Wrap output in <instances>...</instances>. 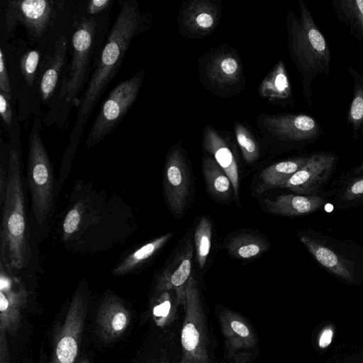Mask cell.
<instances>
[{
	"instance_id": "cell-1",
	"label": "cell",
	"mask_w": 363,
	"mask_h": 363,
	"mask_svg": "<svg viewBox=\"0 0 363 363\" xmlns=\"http://www.w3.org/2000/svg\"><path fill=\"white\" fill-rule=\"evenodd\" d=\"M143 18L135 1L121 6L102 50L96 67L79 101L76 122L70 134L68 153L64 162L70 164L84 128L94 108L118 72L133 39L143 31Z\"/></svg>"
},
{
	"instance_id": "cell-2",
	"label": "cell",
	"mask_w": 363,
	"mask_h": 363,
	"mask_svg": "<svg viewBox=\"0 0 363 363\" xmlns=\"http://www.w3.org/2000/svg\"><path fill=\"white\" fill-rule=\"evenodd\" d=\"M299 16L289 10L286 17L291 57L301 75L304 98L312 104V85L319 75L328 76L331 52L324 35L303 0L298 1Z\"/></svg>"
},
{
	"instance_id": "cell-3",
	"label": "cell",
	"mask_w": 363,
	"mask_h": 363,
	"mask_svg": "<svg viewBox=\"0 0 363 363\" xmlns=\"http://www.w3.org/2000/svg\"><path fill=\"white\" fill-rule=\"evenodd\" d=\"M21 173L20 155L11 148L8 157L6 199L1 208L0 262L13 270L25 268L31 254Z\"/></svg>"
},
{
	"instance_id": "cell-4",
	"label": "cell",
	"mask_w": 363,
	"mask_h": 363,
	"mask_svg": "<svg viewBox=\"0 0 363 363\" xmlns=\"http://www.w3.org/2000/svg\"><path fill=\"white\" fill-rule=\"evenodd\" d=\"M317 262L345 284H363V246L351 240H340L321 231L308 229L298 234Z\"/></svg>"
},
{
	"instance_id": "cell-5",
	"label": "cell",
	"mask_w": 363,
	"mask_h": 363,
	"mask_svg": "<svg viewBox=\"0 0 363 363\" xmlns=\"http://www.w3.org/2000/svg\"><path fill=\"white\" fill-rule=\"evenodd\" d=\"M40 123L35 118L28 136L26 178L35 220L47 221L53 206L54 178L52 164L43 142Z\"/></svg>"
},
{
	"instance_id": "cell-6",
	"label": "cell",
	"mask_w": 363,
	"mask_h": 363,
	"mask_svg": "<svg viewBox=\"0 0 363 363\" xmlns=\"http://www.w3.org/2000/svg\"><path fill=\"white\" fill-rule=\"evenodd\" d=\"M179 363H211L206 320L198 284L191 276L186 289Z\"/></svg>"
},
{
	"instance_id": "cell-7",
	"label": "cell",
	"mask_w": 363,
	"mask_h": 363,
	"mask_svg": "<svg viewBox=\"0 0 363 363\" xmlns=\"http://www.w3.org/2000/svg\"><path fill=\"white\" fill-rule=\"evenodd\" d=\"M144 75L145 70L140 69L111 91L87 135L86 146L88 148L99 143L119 124L137 99Z\"/></svg>"
},
{
	"instance_id": "cell-8",
	"label": "cell",
	"mask_w": 363,
	"mask_h": 363,
	"mask_svg": "<svg viewBox=\"0 0 363 363\" xmlns=\"http://www.w3.org/2000/svg\"><path fill=\"white\" fill-rule=\"evenodd\" d=\"M94 18L80 22L72 36L73 55L67 78L65 80L60 93L68 106L74 104L78 106L77 96L81 91L88 68L96 28Z\"/></svg>"
},
{
	"instance_id": "cell-9",
	"label": "cell",
	"mask_w": 363,
	"mask_h": 363,
	"mask_svg": "<svg viewBox=\"0 0 363 363\" xmlns=\"http://www.w3.org/2000/svg\"><path fill=\"white\" fill-rule=\"evenodd\" d=\"M88 308V299L80 291L74 294L63 325L56 335L50 363H75Z\"/></svg>"
},
{
	"instance_id": "cell-10",
	"label": "cell",
	"mask_w": 363,
	"mask_h": 363,
	"mask_svg": "<svg viewBox=\"0 0 363 363\" xmlns=\"http://www.w3.org/2000/svg\"><path fill=\"white\" fill-rule=\"evenodd\" d=\"M338 156L321 151L308 155L306 163L280 187L298 194L320 195L336 168Z\"/></svg>"
},
{
	"instance_id": "cell-11",
	"label": "cell",
	"mask_w": 363,
	"mask_h": 363,
	"mask_svg": "<svg viewBox=\"0 0 363 363\" xmlns=\"http://www.w3.org/2000/svg\"><path fill=\"white\" fill-rule=\"evenodd\" d=\"M13 271L0 262V334L18 332L28 302V291Z\"/></svg>"
},
{
	"instance_id": "cell-12",
	"label": "cell",
	"mask_w": 363,
	"mask_h": 363,
	"mask_svg": "<svg viewBox=\"0 0 363 363\" xmlns=\"http://www.w3.org/2000/svg\"><path fill=\"white\" fill-rule=\"evenodd\" d=\"M55 12L53 1L9 0L6 11V25L9 31L22 25L30 35L40 37L51 25Z\"/></svg>"
},
{
	"instance_id": "cell-13",
	"label": "cell",
	"mask_w": 363,
	"mask_h": 363,
	"mask_svg": "<svg viewBox=\"0 0 363 363\" xmlns=\"http://www.w3.org/2000/svg\"><path fill=\"white\" fill-rule=\"evenodd\" d=\"M164 194L172 212L181 217L186 211L190 188V174L185 158L179 147L167 156L163 177Z\"/></svg>"
},
{
	"instance_id": "cell-14",
	"label": "cell",
	"mask_w": 363,
	"mask_h": 363,
	"mask_svg": "<svg viewBox=\"0 0 363 363\" xmlns=\"http://www.w3.org/2000/svg\"><path fill=\"white\" fill-rule=\"evenodd\" d=\"M263 125L276 138L298 145L315 142L323 134L320 123L306 114L269 116L264 118Z\"/></svg>"
},
{
	"instance_id": "cell-15",
	"label": "cell",
	"mask_w": 363,
	"mask_h": 363,
	"mask_svg": "<svg viewBox=\"0 0 363 363\" xmlns=\"http://www.w3.org/2000/svg\"><path fill=\"white\" fill-rule=\"evenodd\" d=\"M193 255L194 247L188 238L158 276L155 292L173 290L177 294L179 305L184 306L186 286L191 277Z\"/></svg>"
},
{
	"instance_id": "cell-16",
	"label": "cell",
	"mask_w": 363,
	"mask_h": 363,
	"mask_svg": "<svg viewBox=\"0 0 363 363\" xmlns=\"http://www.w3.org/2000/svg\"><path fill=\"white\" fill-rule=\"evenodd\" d=\"M220 14V8L211 1L194 0L187 2L182 8L179 15L181 30L188 38L206 37L216 28Z\"/></svg>"
},
{
	"instance_id": "cell-17",
	"label": "cell",
	"mask_w": 363,
	"mask_h": 363,
	"mask_svg": "<svg viewBox=\"0 0 363 363\" xmlns=\"http://www.w3.org/2000/svg\"><path fill=\"white\" fill-rule=\"evenodd\" d=\"M96 320L101 338L110 342L122 336L131 317L123 301L116 296L109 295L101 302Z\"/></svg>"
},
{
	"instance_id": "cell-18",
	"label": "cell",
	"mask_w": 363,
	"mask_h": 363,
	"mask_svg": "<svg viewBox=\"0 0 363 363\" xmlns=\"http://www.w3.org/2000/svg\"><path fill=\"white\" fill-rule=\"evenodd\" d=\"M218 319L230 358L239 350L250 349L256 345L257 339L253 329L240 314L224 310L219 313Z\"/></svg>"
},
{
	"instance_id": "cell-19",
	"label": "cell",
	"mask_w": 363,
	"mask_h": 363,
	"mask_svg": "<svg viewBox=\"0 0 363 363\" xmlns=\"http://www.w3.org/2000/svg\"><path fill=\"white\" fill-rule=\"evenodd\" d=\"M322 195L287 194L274 199L262 201L264 208L270 213L284 216H298L311 214L320 209L325 203Z\"/></svg>"
},
{
	"instance_id": "cell-20",
	"label": "cell",
	"mask_w": 363,
	"mask_h": 363,
	"mask_svg": "<svg viewBox=\"0 0 363 363\" xmlns=\"http://www.w3.org/2000/svg\"><path fill=\"white\" fill-rule=\"evenodd\" d=\"M205 73L211 84L225 89L240 82L242 68L240 59L235 52L222 51L210 58Z\"/></svg>"
},
{
	"instance_id": "cell-21",
	"label": "cell",
	"mask_w": 363,
	"mask_h": 363,
	"mask_svg": "<svg viewBox=\"0 0 363 363\" xmlns=\"http://www.w3.org/2000/svg\"><path fill=\"white\" fill-rule=\"evenodd\" d=\"M203 147L213 155V159L224 170L230 179L235 196L238 199L240 176L236 160L225 140L211 126H206L203 131Z\"/></svg>"
},
{
	"instance_id": "cell-22",
	"label": "cell",
	"mask_w": 363,
	"mask_h": 363,
	"mask_svg": "<svg viewBox=\"0 0 363 363\" xmlns=\"http://www.w3.org/2000/svg\"><path fill=\"white\" fill-rule=\"evenodd\" d=\"M308 155L301 156L274 163L264 169L259 174L260 183L256 192L261 194L266 191L280 187L306 162Z\"/></svg>"
},
{
	"instance_id": "cell-23",
	"label": "cell",
	"mask_w": 363,
	"mask_h": 363,
	"mask_svg": "<svg viewBox=\"0 0 363 363\" xmlns=\"http://www.w3.org/2000/svg\"><path fill=\"white\" fill-rule=\"evenodd\" d=\"M172 235V233H168L143 245L118 264L113 269V274L121 277L136 271L160 250L168 242Z\"/></svg>"
},
{
	"instance_id": "cell-24",
	"label": "cell",
	"mask_w": 363,
	"mask_h": 363,
	"mask_svg": "<svg viewBox=\"0 0 363 363\" xmlns=\"http://www.w3.org/2000/svg\"><path fill=\"white\" fill-rule=\"evenodd\" d=\"M66 52L67 39L64 35H60L55 43L53 55L40 79L39 92L43 101L48 100L55 89L60 73L65 64Z\"/></svg>"
},
{
	"instance_id": "cell-25",
	"label": "cell",
	"mask_w": 363,
	"mask_h": 363,
	"mask_svg": "<svg viewBox=\"0 0 363 363\" xmlns=\"http://www.w3.org/2000/svg\"><path fill=\"white\" fill-rule=\"evenodd\" d=\"M259 96L271 100H284L291 95V88L284 62L279 60L263 79Z\"/></svg>"
},
{
	"instance_id": "cell-26",
	"label": "cell",
	"mask_w": 363,
	"mask_h": 363,
	"mask_svg": "<svg viewBox=\"0 0 363 363\" xmlns=\"http://www.w3.org/2000/svg\"><path fill=\"white\" fill-rule=\"evenodd\" d=\"M332 4L338 21L363 42V0H333Z\"/></svg>"
},
{
	"instance_id": "cell-27",
	"label": "cell",
	"mask_w": 363,
	"mask_h": 363,
	"mask_svg": "<svg viewBox=\"0 0 363 363\" xmlns=\"http://www.w3.org/2000/svg\"><path fill=\"white\" fill-rule=\"evenodd\" d=\"M203 172L207 189L219 200L230 198L233 190L230 179L213 157H206L203 161Z\"/></svg>"
},
{
	"instance_id": "cell-28",
	"label": "cell",
	"mask_w": 363,
	"mask_h": 363,
	"mask_svg": "<svg viewBox=\"0 0 363 363\" xmlns=\"http://www.w3.org/2000/svg\"><path fill=\"white\" fill-rule=\"evenodd\" d=\"M348 72L353 79L354 86L347 123L351 127L353 138L357 140L363 133V74L350 66Z\"/></svg>"
},
{
	"instance_id": "cell-29",
	"label": "cell",
	"mask_w": 363,
	"mask_h": 363,
	"mask_svg": "<svg viewBox=\"0 0 363 363\" xmlns=\"http://www.w3.org/2000/svg\"><path fill=\"white\" fill-rule=\"evenodd\" d=\"M269 247L267 242L260 236L242 233L230 239L226 245L228 253L236 259L255 258Z\"/></svg>"
},
{
	"instance_id": "cell-30",
	"label": "cell",
	"mask_w": 363,
	"mask_h": 363,
	"mask_svg": "<svg viewBox=\"0 0 363 363\" xmlns=\"http://www.w3.org/2000/svg\"><path fill=\"white\" fill-rule=\"evenodd\" d=\"M179 306L174 291L155 292L151 301V313L155 324L164 328L172 323L176 318Z\"/></svg>"
},
{
	"instance_id": "cell-31",
	"label": "cell",
	"mask_w": 363,
	"mask_h": 363,
	"mask_svg": "<svg viewBox=\"0 0 363 363\" xmlns=\"http://www.w3.org/2000/svg\"><path fill=\"white\" fill-rule=\"evenodd\" d=\"M344 179L339 184L334 198L337 209H347L363 206V174Z\"/></svg>"
},
{
	"instance_id": "cell-32",
	"label": "cell",
	"mask_w": 363,
	"mask_h": 363,
	"mask_svg": "<svg viewBox=\"0 0 363 363\" xmlns=\"http://www.w3.org/2000/svg\"><path fill=\"white\" fill-rule=\"evenodd\" d=\"M212 224L210 220L203 216L196 228L194 243L196 261L200 269L203 268L211 248Z\"/></svg>"
},
{
	"instance_id": "cell-33",
	"label": "cell",
	"mask_w": 363,
	"mask_h": 363,
	"mask_svg": "<svg viewBox=\"0 0 363 363\" xmlns=\"http://www.w3.org/2000/svg\"><path fill=\"white\" fill-rule=\"evenodd\" d=\"M235 133L245 161L247 163H252L256 161L259 157V148L254 137L240 123L235 125Z\"/></svg>"
},
{
	"instance_id": "cell-34",
	"label": "cell",
	"mask_w": 363,
	"mask_h": 363,
	"mask_svg": "<svg viewBox=\"0 0 363 363\" xmlns=\"http://www.w3.org/2000/svg\"><path fill=\"white\" fill-rule=\"evenodd\" d=\"M84 208V204L78 202L66 214L62 223L64 240H69L79 230Z\"/></svg>"
},
{
	"instance_id": "cell-35",
	"label": "cell",
	"mask_w": 363,
	"mask_h": 363,
	"mask_svg": "<svg viewBox=\"0 0 363 363\" xmlns=\"http://www.w3.org/2000/svg\"><path fill=\"white\" fill-rule=\"evenodd\" d=\"M40 58V53L36 50L26 52L21 58V72L30 86L33 84Z\"/></svg>"
},
{
	"instance_id": "cell-36",
	"label": "cell",
	"mask_w": 363,
	"mask_h": 363,
	"mask_svg": "<svg viewBox=\"0 0 363 363\" xmlns=\"http://www.w3.org/2000/svg\"><path fill=\"white\" fill-rule=\"evenodd\" d=\"M325 363H363V348L360 347H342Z\"/></svg>"
},
{
	"instance_id": "cell-37",
	"label": "cell",
	"mask_w": 363,
	"mask_h": 363,
	"mask_svg": "<svg viewBox=\"0 0 363 363\" xmlns=\"http://www.w3.org/2000/svg\"><path fill=\"white\" fill-rule=\"evenodd\" d=\"M335 328L333 323L324 324L315 336V346L317 350L324 351L333 342Z\"/></svg>"
},
{
	"instance_id": "cell-38",
	"label": "cell",
	"mask_w": 363,
	"mask_h": 363,
	"mask_svg": "<svg viewBox=\"0 0 363 363\" xmlns=\"http://www.w3.org/2000/svg\"><path fill=\"white\" fill-rule=\"evenodd\" d=\"M0 92L3 93L9 101L11 100L12 89L8 76L3 50L1 48L0 49Z\"/></svg>"
},
{
	"instance_id": "cell-39",
	"label": "cell",
	"mask_w": 363,
	"mask_h": 363,
	"mask_svg": "<svg viewBox=\"0 0 363 363\" xmlns=\"http://www.w3.org/2000/svg\"><path fill=\"white\" fill-rule=\"evenodd\" d=\"M9 100L0 92V115L6 126H10L13 121V112Z\"/></svg>"
},
{
	"instance_id": "cell-40",
	"label": "cell",
	"mask_w": 363,
	"mask_h": 363,
	"mask_svg": "<svg viewBox=\"0 0 363 363\" xmlns=\"http://www.w3.org/2000/svg\"><path fill=\"white\" fill-rule=\"evenodd\" d=\"M8 186V165L6 167L1 164L0 167V207H3L6 199Z\"/></svg>"
},
{
	"instance_id": "cell-41",
	"label": "cell",
	"mask_w": 363,
	"mask_h": 363,
	"mask_svg": "<svg viewBox=\"0 0 363 363\" xmlns=\"http://www.w3.org/2000/svg\"><path fill=\"white\" fill-rule=\"evenodd\" d=\"M111 3V0L89 1L87 6L88 13L91 15L97 14L107 9Z\"/></svg>"
},
{
	"instance_id": "cell-42",
	"label": "cell",
	"mask_w": 363,
	"mask_h": 363,
	"mask_svg": "<svg viewBox=\"0 0 363 363\" xmlns=\"http://www.w3.org/2000/svg\"><path fill=\"white\" fill-rule=\"evenodd\" d=\"M235 363H247L250 360V355L246 353L235 355Z\"/></svg>"
},
{
	"instance_id": "cell-43",
	"label": "cell",
	"mask_w": 363,
	"mask_h": 363,
	"mask_svg": "<svg viewBox=\"0 0 363 363\" xmlns=\"http://www.w3.org/2000/svg\"><path fill=\"white\" fill-rule=\"evenodd\" d=\"M352 174L354 175H359L363 174V160L359 165L353 168Z\"/></svg>"
},
{
	"instance_id": "cell-44",
	"label": "cell",
	"mask_w": 363,
	"mask_h": 363,
	"mask_svg": "<svg viewBox=\"0 0 363 363\" xmlns=\"http://www.w3.org/2000/svg\"><path fill=\"white\" fill-rule=\"evenodd\" d=\"M155 363H169V361L165 357H162L160 359L157 360Z\"/></svg>"
},
{
	"instance_id": "cell-45",
	"label": "cell",
	"mask_w": 363,
	"mask_h": 363,
	"mask_svg": "<svg viewBox=\"0 0 363 363\" xmlns=\"http://www.w3.org/2000/svg\"><path fill=\"white\" fill-rule=\"evenodd\" d=\"M79 363H89V362L86 359H83Z\"/></svg>"
}]
</instances>
